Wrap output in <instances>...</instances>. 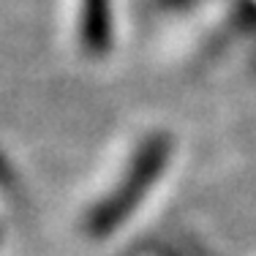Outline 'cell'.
I'll list each match as a JSON object with an SVG mask.
<instances>
[{
	"label": "cell",
	"mask_w": 256,
	"mask_h": 256,
	"mask_svg": "<svg viewBox=\"0 0 256 256\" xmlns=\"http://www.w3.org/2000/svg\"><path fill=\"white\" fill-rule=\"evenodd\" d=\"M166 158H169V139L166 136L148 139L144 148L139 150L131 172L126 174L120 191L112 194V196L96 210V216L90 218V234H106L112 226H118L128 212L134 210V204L144 196V191H148L150 182L161 174Z\"/></svg>",
	"instance_id": "cell-1"
},
{
	"label": "cell",
	"mask_w": 256,
	"mask_h": 256,
	"mask_svg": "<svg viewBox=\"0 0 256 256\" xmlns=\"http://www.w3.org/2000/svg\"><path fill=\"white\" fill-rule=\"evenodd\" d=\"M79 41L84 52L101 54L112 41L109 0H79Z\"/></svg>",
	"instance_id": "cell-2"
}]
</instances>
